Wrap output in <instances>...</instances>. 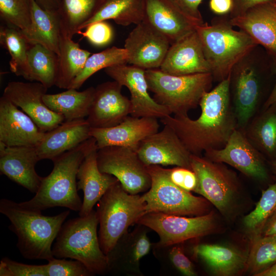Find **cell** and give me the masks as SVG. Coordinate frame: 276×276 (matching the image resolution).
Here are the masks:
<instances>
[{
    "instance_id": "6da1fadb",
    "label": "cell",
    "mask_w": 276,
    "mask_h": 276,
    "mask_svg": "<svg viewBox=\"0 0 276 276\" xmlns=\"http://www.w3.org/2000/svg\"><path fill=\"white\" fill-rule=\"evenodd\" d=\"M231 74L212 90L203 94L199 102L200 116L196 120L188 114L160 119L171 127L192 154L200 155L211 149L223 148L237 123L230 101Z\"/></svg>"
},
{
    "instance_id": "7a4b0ae2",
    "label": "cell",
    "mask_w": 276,
    "mask_h": 276,
    "mask_svg": "<svg viewBox=\"0 0 276 276\" xmlns=\"http://www.w3.org/2000/svg\"><path fill=\"white\" fill-rule=\"evenodd\" d=\"M97 146L95 139L91 136L75 148L53 159V170L47 176L42 177L35 196L29 200L20 202V204L41 212L56 206L79 211L82 201L77 192L78 169L86 154Z\"/></svg>"
},
{
    "instance_id": "3957f363",
    "label": "cell",
    "mask_w": 276,
    "mask_h": 276,
    "mask_svg": "<svg viewBox=\"0 0 276 276\" xmlns=\"http://www.w3.org/2000/svg\"><path fill=\"white\" fill-rule=\"evenodd\" d=\"M0 212L8 218L9 228L17 236L16 246L24 258L48 261L54 258L52 243L69 215V210L55 216H44L41 212L3 198Z\"/></svg>"
},
{
    "instance_id": "277c9868",
    "label": "cell",
    "mask_w": 276,
    "mask_h": 276,
    "mask_svg": "<svg viewBox=\"0 0 276 276\" xmlns=\"http://www.w3.org/2000/svg\"><path fill=\"white\" fill-rule=\"evenodd\" d=\"M228 21L198 25L196 30L213 78L220 81L232 73L236 65L257 45L245 32L233 29Z\"/></svg>"
},
{
    "instance_id": "5b68a950",
    "label": "cell",
    "mask_w": 276,
    "mask_h": 276,
    "mask_svg": "<svg viewBox=\"0 0 276 276\" xmlns=\"http://www.w3.org/2000/svg\"><path fill=\"white\" fill-rule=\"evenodd\" d=\"M96 212L100 247L108 256L128 227L146 214V203L142 196L129 193L118 181L98 201Z\"/></svg>"
},
{
    "instance_id": "8992f818",
    "label": "cell",
    "mask_w": 276,
    "mask_h": 276,
    "mask_svg": "<svg viewBox=\"0 0 276 276\" xmlns=\"http://www.w3.org/2000/svg\"><path fill=\"white\" fill-rule=\"evenodd\" d=\"M98 224V215L94 210L85 216L64 222L52 247L54 257L78 260L93 274L104 272L108 266L109 258L100 247Z\"/></svg>"
},
{
    "instance_id": "52a82bcc",
    "label": "cell",
    "mask_w": 276,
    "mask_h": 276,
    "mask_svg": "<svg viewBox=\"0 0 276 276\" xmlns=\"http://www.w3.org/2000/svg\"><path fill=\"white\" fill-rule=\"evenodd\" d=\"M145 77L154 100L174 115L188 114L197 107L214 79L211 73L176 76L159 68L145 70Z\"/></svg>"
},
{
    "instance_id": "ba28073f",
    "label": "cell",
    "mask_w": 276,
    "mask_h": 276,
    "mask_svg": "<svg viewBox=\"0 0 276 276\" xmlns=\"http://www.w3.org/2000/svg\"><path fill=\"white\" fill-rule=\"evenodd\" d=\"M147 170L151 184L142 195L146 203V214L197 216L211 211V203L205 198L195 196L173 183L168 176L167 169L159 165H150Z\"/></svg>"
},
{
    "instance_id": "9c48e42d",
    "label": "cell",
    "mask_w": 276,
    "mask_h": 276,
    "mask_svg": "<svg viewBox=\"0 0 276 276\" xmlns=\"http://www.w3.org/2000/svg\"><path fill=\"white\" fill-rule=\"evenodd\" d=\"M190 159L191 169L198 179L195 193L207 199L222 215L231 216L237 208L239 195L236 174L223 163L205 157L191 154Z\"/></svg>"
},
{
    "instance_id": "30bf717a",
    "label": "cell",
    "mask_w": 276,
    "mask_h": 276,
    "mask_svg": "<svg viewBox=\"0 0 276 276\" xmlns=\"http://www.w3.org/2000/svg\"><path fill=\"white\" fill-rule=\"evenodd\" d=\"M137 223L155 231L159 237L158 246L161 247L205 236L215 232L217 228L216 218L212 211L191 217L149 213L143 215Z\"/></svg>"
},
{
    "instance_id": "8fae6325",
    "label": "cell",
    "mask_w": 276,
    "mask_h": 276,
    "mask_svg": "<svg viewBox=\"0 0 276 276\" xmlns=\"http://www.w3.org/2000/svg\"><path fill=\"white\" fill-rule=\"evenodd\" d=\"M97 163L101 172L116 177L130 194H138L150 188L151 179L147 166L133 149L119 146L99 148Z\"/></svg>"
},
{
    "instance_id": "7c38bea8",
    "label": "cell",
    "mask_w": 276,
    "mask_h": 276,
    "mask_svg": "<svg viewBox=\"0 0 276 276\" xmlns=\"http://www.w3.org/2000/svg\"><path fill=\"white\" fill-rule=\"evenodd\" d=\"M171 45L168 39L144 19L125 40L128 63L145 70L159 68Z\"/></svg>"
},
{
    "instance_id": "4fadbf2b",
    "label": "cell",
    "mask_w": 276,
    "mask_h": 276,
    "mask_svg": "<svg viewBox=\"0 0 276 276\" xmlns=\"http://www.w3.org/2000/svg\"><path fill=\"white\" fill-rule=\"evenodd\" d=\"M204 157L214 162L227 164L254 179L264 180L268 177L261 155L245 134L237 129L223 148L208 150Z\"/></svg>"
},
{
    "instance_id": "5bb4252c",
    "label": "cell",
    "mask_w": 276,
    "mask_h": 276,
    "mask_svg": "<svg viewBox=\"0 0 276 276\" xmlns=\"http://www.w3.org/2000/svg\"><path fill=\"white\" fill-rule=\"evenodd\" d=\"M106 74L122 86H126L131 94L130 115L137 118L162 119L171 114L165 106L157 103L148 93L145 70L127 64L108 67Z\"/></svg>"
},
{
    "instance_id": "9a60e30c",
    "label": "cell",
    "mask_w": 276,
    "mask_h": 276,
    "mask_svg": "<svg viewBox=\"0 0 276 276\" xmlns=\"http://www.w3.org/2000/svg\"><path fill=\"white\" fill-rule=\"evenodd\" d=\"M48 88L39 82L11 81L5 88V96L28 115L40 130L46 132L63 122L62 116L49 109L43 101Z\"/></svg>"
},
{
    "instance_id": "2e32d148",
    "label": "cell",
    "mask_w": 276,
    "mask_h": 276,
    "mask_svg": "<svg viewBox=\"0 0 276 276\" xmlns=\"http://www.w3.org/2000/svg\"><path fill=\"white\" fill-rule=\"evenodd\" d=\"M145 138L140 144L137 153L143 163L150 165H173L191 169V153L175 132L167 125Z\"/></svg>"
},
{
    "instance_id": "e0dca14e",
    "label": "cell",
    "mask_w": 276,
    "mask_h": 276,
    "mask_svg": "<svg viewBox=\"0 0 276 276\" xmlns=\"http://www.w3.org/2000/svg\"><path fill=\"white\" fill-rule=\"evenodd\" d=\"M122 86L113 80L99 84L95 88L86 119L91 128L116 126L130 114V100L122 94Z\"/></svg>"
},
{
    "instance_id": "ac0fdd59",
    "label": "cell",
    "mask_w": 276,
    "mask_h": 276,
    "mask_svg": "<svg viewBox=\"0 0 276 276\" xmlns=\"http://www.w3.org/2000/svg\"><path fill=\"white\" fill-rule=\"evenodd\" d=\"M44 133L11 101L4 96L1 97L0 142L10 147L36 146Z\"/></svg>"
},
{
    "instance_id": "d6986e66",
    "label": "cell",
    "mask_w": 276,
    "mask_h": 276,
    "mask_svg": "<svg viewBox=\"0 0 276 276\" xmlns=\"http://www.w3.org/2000/svg\"><path fill=\"white\" fill-rule=\"evenodd\" d=\"M159 69L176 76L211 73L196 30L171 44Z\"/></svg>"
},
{
    "instance_id": "ffe728a7",
    "label": "cell",
    "mask_w": 276,
    "mask_h": 276,
    "mask_svg": "<svg viewBox=\"0 0 276 276\" xmlns=\"http://www.w3.org/2000/svg\"><path fill=\"white\" fill-rule=\"evenodd\" d=\"M157 119L128 116L116 126L105 128H91L90 135L95 139L98 149L119 146L137 150L141 142L158 131Z\"/></svg>"
},
{
    "instance_id": "44dd1931",
    "label": "cell",
    "mask_w": 276,
    "mask_h": 276,
    "mask_svg": "<svg viewBox=\"0 0 276 276\" xmlns=\"http://www.w3.org/2000/svg\"><path fill=\"white\" fill-rule=\"evenodd\" d=\"M38 161L35 146L10 147L0 142L1 173L35 194L42 179L35 170Z\"/></svg>"
},
{
    "instance_id": "7402d4cb",
    "label": "cell",
    "mask_w": 276,
    "mask_h": 276,
    "mask_svg": "<svg viewBox=\"0 0 276 276\" xmlns=\"http://www.w3.org/2000/svg\"><path fill=\"white\" fill-rule=\"evenodd\" d=\"M145 19L164 34L171 44L195 31L200 25L171 0H145Z\"/></svg>"
},
{
    "instance_id": "603a6c76",
    "label": "cell",
    "mask_w": 276,
    "mask_h": 276,
    "mask_svg": "<svg viewBox=\"0 0 276 276\" xmlns=\"http://www.w3.org/2000/svg\"><path fill=\"white\" fill-rule=\"evenodd\" d=\"M230 24L245 32L256 43L276 58V7L273 2L256 5L229 19Z\"/></svg>"
},
{
    "instance_id": "cb8c5ba5",
    "label": "cell",
    "mask_w": 276,
    "mask_h": 276,
    "mask_svg": "<svg viewBox=\"0 0 276 276\" xmlns=\"http://www.w3.org/2000/svg\"><path fill=\"white\" fill-rule=\"evenodd\" d=\"M91 127L85 119L64 121L57 127L44 133L35 146L39 160H52L75 148L91 136Z\"/></svg>"
},
{
    "instance_id": "d4e9b609",
    "label": "cell",
    "mask_w": 276,
    "mask_h": 276,
    "mask_svg": "<svg viewBox=\"0 0 276 276\" xmlns=\"http://www.w3.org/2000/svg\"><path fill=\"white\" fill-rule=\"evenodd\" d=\"M98 150V146L91 150L78 169L77 189L83 193L79 216L89 214L107 190L119 181L114 176L100 171L97 163Z\"/></svg>"
},
{
    "instance_id": "484cf974",
    "label": "cell",
    "mask_w": 276,
    "mask_h": 276,
    "mask_svg": "<svg viewBox=\"0 0 276 276\" xmlns=\"http://www.w3.org/2000/svg\"><path fill=\"white\" fill-rule=\"evenodd\" d=\"M241 62L235 66L234 78V112L237 125L245 127L255 110L259 96V82L254 67Z\"/></svg>"
},
{
    "instance_id": "4316f807",
    "label": "cell",
    "mask_w": 276,
    "mask_h": 276,
    "mask_svg": "<svg viewBox=\"0 0 276 276\" xmlns=\"http://www.w3.org/2000/svg\"><path fill=\"white\" fill-rule=\"evenodd\" d=\"M200 258L216 275L232 276L246 270L247 255L229 246L200 244L193 248Z\"/></svg>"
},
{
    "instance_id": "83f0119b",
    "label": "cell",
    "mask_w": 276,
    "mask_h": 276,
    "mask_svg": "<svg viewBox=\"0 0 276 276\" xmlns=\"http://www.w3.org/2000/svg\"><path fill=\"white\" fill-rule=\"evenodd\" d=\"M31 30L26 37L30 44H40L59 55L62 31L58 12L46 10L31 0Z\"/></svg>"
},
{
    "instance_id": "f1b7e54d",
    "label": "cell",
    "mask_w": 276,
    "mask_h": 276,
    "mask_svg": "<svg viewBox=\"0 0 276 276\" xmlns=\"http://www.w3.org/2000/svg\"><path fill=\"white\" fill-rule=\"evenodd\" d=\"M95 93L94 87L81 91L70 88L55 94L46 93L42 99L49 109L62 116L65 121H72L87 117Z\"/></svg>"
},
{
    "instance_id": "f546056e",
    "label": "cell",
    "mask_w": 276,
    "mask_h": 276,
    "mask_svg": "<svg viewBox=\"0 0 276 276\" xmlns=\"http://www.w3.org/2000/svg\"><path fill=\"white\" fill-rule=\"evenodd\" d=\"M145 0H104L94 15L79 28V32L94 22L108 19L123 26L137 25L145 19Z\"/></svg>"
},
{
    "instance_id": "4dcf8cb0",
    "label": "cell",
    "mask_w": 276,
    "mask_h": 276,
    "mask_svg": "<svg viewBox=\"0 0 276 276\" xmlns=\"http://www.w3.org/2000/svg\"><path fill=\"white\" fill-rule=\"evenodd\" d=\"M58 55V72L55 85L68 89L82 71L91 53L80 48L72 38L61 34Z\"/></svg>"
},
{
    "instance_id": "1f68e13d",
    "label": "cell",
    "mask_w": 276,
    "mask_h": 276,
    "mask_svg": "<svg viewBox=\"0 0 276 276\" xmlns=\"http://www.w3.org/2000/svg\"><path fill=\"white\" fill-rule=\"evenodd\" d=\"M26 80L36 81L48 89L55 85L58 72V55L43 45L30 44L28 51Z\"/></svg>"
},
{
    "instance_id": "d6a6232c",
    "label": "cell",
    "mask_w": 276,
    "mask_h": 276,
    "mask_svg": "<svg viewBox=\"0 0 276 276\" xmlns=\"http://www.w3.org/2000/svg\"><path fill=\"white\" fill-rule=\"evenodd\" d=\"M104 0H62L58 11L62 33L71 37L96 13Z\"/></svg>"
},
{
    "instance_id": "836d02e7",
    "label": "cell",
    "mask_w": 276,
    "mask_h": 276,
    "mask_svg": "<svg viewBox=\"0 0 276 276\" xmlns=\"http://www.w3.org/2000/svg\"><path fill=\"white\" fill-rule=\"evenodd\" d=\"M0 43L10 54L9 66L11 72L26 79L28 71V51L30 43L23 33L9 25L1 26Z\"/></svg>"
},
{
    "instance_id": "e575fe53",
    "label": "cell",
    "mask_w": 276,
    "mask_h": 276,
    "mask_svg": "<svg viewBox=\"0 0 276 276\" xmlns=\"http://www.w3.org/2000/svg\"><path fill=\"white\" fill-rule=\"evenodd\" d=\"M127 63L128 54L124 48L112 47L101 52L93 54L87 58L82 71L68 89H79L87 79L100 70Z\"/></svg>"
},
{
    "instance_id": "d590c367",
    "label": "cell",
    "mask_w": 276,
    "mask_h": 276,
    "mask_svg": "<svg viewBox=\"0 0 276 276\" xmlns=\"http://www.w3.org/2000/svg\"><path fill=\"white\" fill-rule=\"evenodd\" d=\"M248 137L259 149L269 155L276 154V106H271L250 126Z\"/></svg>"
},
{
    "instance_id": "8d00e7d4",
    "label": "cell",
    "mask_w": 276,
    "mask_h": 276,
    "mask_svg": "<svg viewBox=\"0 0 276 276\" xmlns=\"http://www.w3.org/2000/svg\"><path fill=\"white\" fill-rule=\"evenodd\" d=\"M275 263L276 236L254 237L247 255L246 270L256 276Z\"/></svg>"
},
{
    "instance_id": "74e56055",
    "label": "cell",
    "mask_w": 276,
    "mask_h": 276,
    "mask_svg": "<svg viewBox=\"0 0 276 276\" xmlns=\"http://www.w3.org/2000/svg\"><path fill=\"white\" fill-rule=\"evenodd\" d=\"M276 212V181L262 193L254 210L243 219V225L253 238L259 235L269 219Z\"/></svg>"
},
{
    "instance_id": "f35d334b",
    "label": "cell",
    "mask_w": 276,
    "mask_h": 276,
    "mask_svg": "<svg viewBox=\"0 0 276 276\" xmlns=\"http://www.w3.org/2000/svg\"><path fill=\"white\" fill-rule=\"evenodd\" d=\"M0 16L6 24L21 30L26 38L31 30V0H0Z\"/></svg>"
},
{
    "instance_id": "ab89813d",
    "label": "cell",
    "mask_w": 276,
    "mask_h": 276,
    "mask_svg": "<svg viewBox=\"0 0 276 276\" xmlns=\"http://www.w3.org/2000/svg\"><path fill=\"white\" fill-rule=\"evenodd\" d=\"M47 276H89L93 274L81 262L54 257L45 264Z\"/></svg>"
},
{
    "instance_id": "60d3db41",
    "label": "cell",
    "mask_w": 276,
    "mask_h": 276,
    "mask_svg": "<svg viewBox=\"0 0 276 276\" xmlns=\"http://www.w3.org/2000/svg\"><path fill=\"white\" fill-rule=\"evenodd\" d=\"M1 276H47L45 264L30 265L13 261L8 257L0 262Z\"/></svg>"
},
{
    "instance_id": "b9f144b4",
    "label": "cell",
    "mask_w": 276,
    "mask_h": 276,
    "mask_svg": "<svg viewBox=\"0 0 276 276\" xmlns=\"http://www.w3.org/2000/svg\"><path fill=\"white\" fill-rule=\"evenodd\" d=\"M81 34L93 45L103 47L107 45L112 40L113 31L111 25L106 20L99 21L88 25Z\"/></svg>"
},
{
    "instance_id": "7bdbcfd3",
    "label": "cell",
    "mask_w": 276,
    "mask_h": 276,
    "mask_svg": "<svg viewBox=\"0 0 276 276\" xmlns=\"http://www.w3.org/2000/svg\"><path fill=\"white\" fill-rule=\"evenodd\" d=\"M168 176L171 181L180 188L195 192L198 179L196 173L191 169L176 166L167 169Z\"/></svg>"
},
{
    "instance_id": "ee69618b",
    "label": "cell",
    "mask_w": 276,
    "mask_h": 276,
    "mask_svg": "<svg viewBox=\"0 0 276 276\" xmlns=\"http://www.w3.org/2000/svg\"><path fill=\"white\" fill-rule=\"evenodd\" d=\"M170 258L174 266L183 275L194 276L196 275L193 265L185 255L182 249L179 246H174L169 253Z\"/></svg>"
},
{
    "instance_id": "f6af8a7d",
    "label": "cell",
    "mask_w": 276,
    "mask_h": 276,
    "mask_svg": "<svg viewBox=\"0 0 276 276\" xmlns=\"http://www.w3.org/2000/svg\"><path fill=\"white\" fill-rule=\"evenodd\" d=\"M188 16L201 25L204 23L199 6L202 0H171Z\"/></svg>"
},
{
    "instance_id": "bcb514c9",
    "label": "cell",
    "mask_w": 276,
    "mask_h": 276,
    "mask_svg": "<svg viewBox=\"0 0 276 276\" xmlns=\"http://www.w3.org/2000/svg\"><path fill=\"white\" fill-rule=\"evenodd\" d=\"M151 243L146 233L141 234L136 239L133 246V259L134 262L139 261L147 255L151 248Z\"/></svg>"
},
{
    "instance_id": "7dc6e473",
    "label": "cell",
    "mask_w": 276,
    "mask_h": 276,
    "mask_svg": "<svg viewBox=\"0 0 276 276\" xmlns=\"http://www.w3.org/2000/svg\"><path fill=\"white\" fill-rule=\"evenodd\" d=\"M274 0H234L231 18L240 15L249 9L258 5L273 2Z\"/></svg>"
},
{
    "instance_id": "c3c4849f",
    "label": "cell",
    "mask_w": 276,
    "mask_h": 276,
    "mask_svg": "<svg viewBox=\"0 0 276 276\" xmlns=\"http://www.w3.org/2000/svg\"><path fill=\"white\" fill-rule=\"evenodd\" d=\"M234 6V0H210L211 10L217 15H225L231 13Z\"/></svg>"
},
{
    "instance_id": "681fc988",
    "label": "cell",
    "mask_w": 276,
    "mask_h": 276,
    "mask_svg": "<svg viewBox=\"0 0 276 276\" xmlns=\"http://www.w3.org/2000/svg\"><path fill=\"white\" fill-rule=\"evenodd\" d=\"M258 236H276V212L269 219Z\"/></svg>"
},
{
    "instance_id": "f907efd6",
    "label": "cell",
    "mask_w": 276,
    "mask_h": 276,
    "mask_svg": "<svg viewBox=\"0 0 276 276\" xmlns=\"http://www.w3.org/2000/svg\"><path fill=\"white\" fill-rule=\"evenodd\" d=\"M43 9L52 12H58L62 0H35Z\"/></svg>"
},
{
    "instance_id": "816d5d0a",
    "label": "cell",
    "mask_w": 276,
    "mask_h": 276,
    "mask_svg": "<svg viewBox=\"0 0 276 276\" xmlns=\"http://www.w3.org/2000/svg\"><path fill=\"white\" fill-rule=\"evenodd\" d=\"M273 67L275 75V82L271 94L264 104L265 109L271 106H276V58H274Z\"/></svg>"
},
{
    "instance_id": "f5cc1de1",
    "label": "cell",
    "mask_w": 276,
    "mask_h": 276,
    "mask_svg": "<svg viewBox=\"0 0 276 276\" xmlns=\"http://www.w3.org/2000/svg\"><path fill=\"white\" fill-rule=\"evenodd\" d=\"M256 276H276V263L267 269L259 273Z\"/></svg>"
},
{
    "instance_id": "db71d44e",
    "label": "cell",
    "mask_w": 276,
    "mask_h": 276,
    "mask_svg": "<svg viewBox=\"0 0 276 276\" xmlns=\"http://www.w3.org/2000/svg\"><path fill=\"white\" fill-rule=\"evenodd\" d=\"M272 168L273 172L276 174V160L273 161L271 163Z\"/></svg>"
},
{
    "instance_id": "11a10c76",
    "label": "cell",
    "mask_w": 276,
    "mask_h": 276,
    "mask_svg": "<svg viewBox=\"0 0 276 276\" xmlns=\"http://www.w3.org/2000/svg\"><path fill=\"white\" fill-rule=\"evenodd\" d=\"M273 3H274V5H275V7H276V0H274V1Z\"/></svg>"
}]
</instances>
